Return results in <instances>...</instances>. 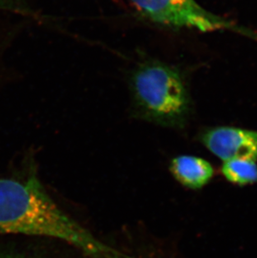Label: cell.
I'll return each mask as SVG.
<instances>
[{
  "instance_id": "cell-2",
  "label": "cell",
  "mask_w": 257,
  "mask_h": 258,
  "mask_svg": "<svg viewBox=\"0 0 257 258\" xmlns=\"http://www.w3.org/2000/svg\"><path fill=\"white\" fill-rule=\"evenodd\" d=\"M134 112L146 121L181 128L189 113V98L177 69L157 60L145 61L131 78Z\"/></svg>"
},
{
  "instance_id": "cell-3",
  "label": "cell",
  "mask_w": 257,
  "mask_h": 258,
  "mask_svg": "<svg viewBox=\"0 0 257 258\" xmlns=\"http://www.w3.org/2000/svg\"><path fill=\"white\" fill-rule=\"evenodd\" d=\"M141 15L168 27L191 28L200 31L243 29L206 11L195 0H131Z\"/></svg>"
},
{
  "instance_id": "cell-1",
  "label": "cell",
  "mask_w": 257,
  "mask_h": 258,
  "mask_svg": "<svg viewBox=\"0 0 257 258\" xmlns=\"http://www.w3.org/2000/svg\"><path fill=\"white\" fill-rule=\"evenodd\" d=\"M23 234L63 241L93 258H134L112 248L69 217L35 172L24 180L0 177V235Z\"/></svg>"
},
{
  "instance_id": "cell-4",
  "label": "cell",
  "mask_w": 257,
  "mask_h": 258,
  "mask_svg": "<svg viewBox=\"0 0 257 258\" xmlns=\"http://www.w3.org/2000/svg\"><path fill=\"white\" fill-rule=\"evenodd\" d=\"M202 142L211 153L224 161L257 159V132L217 127L205 132Z\"/></svg>"
},
{
  "instance_id": "cell-5",
  "label": "cell",
  "mask_w": 257,
  "mask_h": 258,
  "mask_svg": "<svg viewBox=\"0 0 257 258\" xmlns=\"http://www.w3.org/2000/svg\"><path fill=\"white\" fill-rule=\"evenodd\" d=\"M170 171L183 186L198 190L207 185L213 178L211 163L197 156H180L172 159Z\"/></svg>"
},
{
  "instance_id": "cell-7",
  "label": "cell",
  "mask_w": 257,
  "mask_h": 258,
  "mask_svg": "<svg viewBox=\"0 0 257 258\" xmlns=\"http://www.w3.org/2000/svg\"><path fill=\"white\" fill-rule=\"evenodd\" d=\"M0 11H9L22 15H32L22 0H0Z\"/></svg>"
},
{
  "instance_id": "cell-6",
  "label": "cell",
  "mask_w": 257,
  "mask_h": 258,
  "mask_svg": "<svg viewBox=\"0 0 257 258\" xmlns=\"http://www.w3.org/2000/svg\"><path fill=\"white\" fill-rule=\"evenodd\" d=\"M221 171L226 180L235 185L243 186L257 183V165L255 161L235 159L225 161Z\"/></svg>"
},
{
  "instance_id": "cell-8",
  "label": "cell",
  "mask_w": 257,
  "mask_h": 258,
  "mask_svg": "<svg viewBox=\"0 0 257 258\" xmlns=\"http://www.w3.org/2000/svg\"><path fill=\"white\" fill-rule=\"evenodd\" d=\"M0 258H31L25 254L20 253L16 251H0Z\"/></svg>"
}]
</instances>
